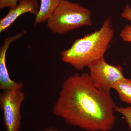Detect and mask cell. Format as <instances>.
I'll return each instance as SVG.
<instances>
[{
    "label": "cell",
    "mask_w": 131,
    "mask_h": 131,
    "mask_svg": "<svg viewBox=\"0 0 131 131\" xmlns=\"http://www.w3.org/2000/svg\"><path fill=\"white\" fill-rule=\"evenodd\" d=\"M116 104L111 94L94 86L89 74L76 73L62 82L52 109L70 125L87 131H109L116 120Z\"/></svg>",
    "instance_id": "cell-1"
},
{
    "label": "cell",
    "mask_w": 131,
    "mask_h": 131,
    "mask_svg": "<svg viewBox=\"0 0 131 131\" xmlns=\"http://www.w3.org/2000/svg\"><path fill=\"white\" fill-rule=\"evenodd\" d=\"M114 34L112 20L108 18L99 30L77 39L70 48L61 52L62 61L77 70H84L104 58Z\"/></svg>",
    "instance_id": "cell-2"
},
{
    "label": "cell",
    "mask_w": 131,
    "mask_h": 131,
    "mask_svg": "<svg viewBox=\"0 0 131 131\" xmlns=\"http://www.w3.org/2000/svg\"><path fill=\"white\" fill-rule=\"evenodd\" d=\"M47 21V26L51 32L59 35L92 25L89 9L68 0H62Z\"/></svg>",
    "instance_id": "cell-3"
},
{
    "label": "cell",
    "mask_w": 131,
    "mask_h": 131,
    "mask_svg": "<svg viewBox=\"0 0 131 131\" xmlns=\"http://www.w3.org/2000/svg\"><path fill=\"white\" fill-rule=\"evenodd\" d=\"M25 98L22 90L3 91L0 94V105L6 131H19L21 129L20 108Z\"/></svg>",
    "instance_id": "cell-4"
},
{
    "label": "cell",
    "mask_w": 131,
    "mask_h": 131,
    "mask_svg": "<svg viewBox=\"0 0 131 131\" xmlns=\"http://www.w3.org/2000/svg\"><path fill=\"white\" fill-rule=\"evenodd\" d=\"M88 68L90 79L94 86L105 93L110 94L114 85L125 77L121 66L108 63L104 58Z\"/></svg>",
    "instance_id": "cell-5"
},
{
    "label": "cell",
    "mask_w": 131,
    "mask_h": 131,
    "mask_svg": "<svg viewBox=\"0 0 131 131\" xmlns=\"http://www.w3.org/2000/svg\"><path fill=\"white\" fill-rule=\"evenodd\" d=\"M24 31L5 38L0 48V89L3 91L22 90L24 84L21 82H16L11 79L6 64V54L10 44L20 38L26 33Z\"/></svg>",
    "instance_id": "cell-6"
},
{
    "label": "cell",
    "mask_w": 131,
    "mask_h": 131,
    "mask_svg": "<svg viewBox=\"0 0 131 131\" xmlns=\"http://www.w3.org/2000/svg\"><path fill=\"white\" fill-rule=\"evenodd\" d=\"M18 2V5L10 8L7 14L0 19V32L9 27L22 15L30 13L36 16L38 14L40 8L38 0H19Z\"/></svg>",
    "instance_id": "cell-7"
},
{
    "label": "cell",
    "mask_w": 131,
    "mask_h": 131,
    "mask_svg": "<svg viewBox=\"0 0 131 131\" xmlns=\"http://www.w3.org/2000/svg\"><path fill=\"white\" fill-rule=\"evenodd\" d=\"M62 0H41L39 12L35 18L34 25L47 21Z\"/></svg>",
    "instance_id": "cell-8"
},
{
    "label": "cell",
    "mask_w": 131,
    "mask_h": 131,
    "mask_svg": "<svg viewBox=\"0 0 131 131\" xmlns=\"http://www.w3.org/2000/svg\"><path fill=\"white\" fill-rule=\"evenodd\" d=\"M113 89L117 91L121 100L131 105V79L124 78L116 83Z\"/></svg>",
    "instance_id": "cell-9"
},
{
    "label": "cell",
    "mask_w": 131,
    "mask_h": 131,
    "mask_svg": "<svg viewBox=\"0 0 131 131\" xmlns=\"http://www.w3.org/2000/svg\"><path fill=\"white\" fill-rule=\"evenodd\" d=\"M115 110V112L119 113L124 116L129 129L131 130V106L126 107L116 106Z\"/></svg>",
    "instance_id": "cell-10"
},
{
    "label": "cell",
    "mask_w": 131,
    "mask_h": 131,
    "mask_svg": "<svg viewBox=\"0 0 131 131\" xmlns=\"http://www.w3.org/2000/svg\"><path fill=\"white\" fill-rule=\"evenodd\" d=\"M120 36L124 42H131V25L125 26L121 31Z\"/></svg>",
    "instance_id": "cell-11"
},
{
    "label": "cell",
    "mask_w": 131,
    "mask_h": 131,
    "mask_svg": "<svg viewBox=\"0 0 131 131\" xmlns=\"http://www.w3.org/2000/svg\"><path fill=\"white\" fill-rule=\"evenodd\" d=\"M19 0H0V9L1 10L5 8H13L18 5Z\"/></svg>",
    "instance_id": "cell-12"
},
{
    "label": "cell",
    "mask_w": 131,
    "mask_h": 131,
    "mask_svg": "<svg viewBox=\"0 0 131 131\" xmlns=\"http://www.w3.org/2000/svg\"><path fill=\"white\" fill-rule=\"evenodd\" d=\"M121 16L124 18L129 20L131 25V7L129 4H127L123 10Z\"/></svg>",
    "instance_id": "cell-13"
},
{
    "label": "cell",
    "mask_w": 131,
    "mask_h": 131,
    "mask_svg": "<svg viewBox=\"0 0 131 131\" xmlns=\"http://www.w3.org/2000/svg\"><path fill=\"white\" fill-rule=\"evenodd\" d=\"M42 131H67L64 130H60L56 128H54V127H47L43 130Z\"/></svg>",
    "instance_id": "cell-14"
}]
</instances>
